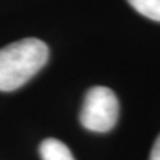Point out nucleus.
I'll list each match as a JSON object with an SVG mask.
<instances>
[{
	"label": "nucleus",
	"instance_id": "2",
	"mask_svg": "<svg viewBox=\"0 0 160 160\" xmlns=\"http://www.w3.org/2000/svg\"><path fill=\"white\" fill-rule=\"evenodd\" d=\"M119 119V100L112 89L92 87L88 89L80 111L82 126L92 132L104 133L116 126Z\"/></svg>",
	"mask_w": 160,
	"mask_h": 160
},
{
	"label": "nucleus",
	"instance_id": "1",
	"mask_svg": "<svg viewBox=\"0 0 160 160\" xmlns=\"http://www.w3.org/2000/svg\"><path fill=\"white\" fill-rule=\"evenodd\" d=\"M43 40L26 38L0 48V91L11 92L29 82L48 62Z\"/></svg>",
	"mask_w": 160,
	"mask_h": 160
},
{
	"label": "nucleus",
	"instance_id": "4",
	"mask_svg": "<svg viewBox=\"0 0 160 160\" xmlns=\"http://www.w3.org/2000/svg\"><path fill=\"white\" fill-rule=\"evenodd\" d=\"M135 11L155 22H160V0H127Z\"/></svg>",
	"mask_w": 160,
	"mask_h": 160
},
{
	"label": "nucleus",
	"instance_id": "5",
	"mask_svg": "<svg viewBox=\"0 0 160 160\" xmlns=\"http://www.w3.org/2000/svg\"><path fill=\"white\" fill-rule=\"evenodd\" d=\"M149 160H160V133L158 135V138L153 143L151 155H149Z\"/></svg>",
	"mask_w": 160,
	"mask_h": 160
},
{
	"label": "nucleus",
	"instance_id": "3",
	"mask_svg": "<svg viewBox=\"0 0 160 160\" xmlns=\"http://www.w3.org/2000/svg\"><path fill=\"white\" fill-rule=\"evenodd\" d=\"M42 160H75L69 148L58 139L49 138L42 142L39 147Z\"/></svg>",
	"mask_w": 160,
	"mask_h": 160
}]
</instances>
